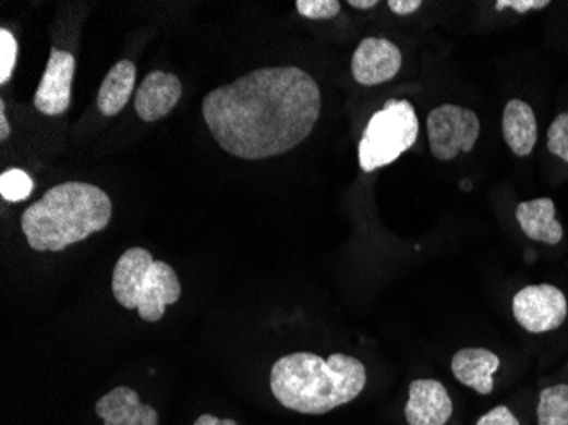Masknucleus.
Wrapping results in <instances>:
<instances>
[{
  "mask_svg": "<svg viewBox=\"0 0 568 425\" xmlns=\"http://www.w3.org/2000/svg\"><path fill=\"white\" fill-rule=\"evenodd\" d=\"M512 312L522 329L545 333L561 327L568 315L564 291L552 284L522 288L512 300Z\"/></svg>",
  "mask_w": 568,
  "mask_h": 425,
  "instance_id": "obj_7",
  "label": "nucleus"
},
{
  "mask_svg": "<svg viewBox=\"0 0 568 425\" xmlns=\"http://www.w3.org/2000/svg\"><path fill=\"white\" fill-rule=\"evenodd\" d=\"M96 414L105 425H159V414L150 405L140 402L132 388L118 387L96 403Z\"/></svg>",
  "mask_w": 568,
  "mask_h": 425,
  "instance_id": "obj_12",
  "label": "nucleus"
},
{
  "mask_svg": "<svg viewBox=\"0 0 568 425\" xmlns=\"http://www.w3.org/2000/svg\"><path fill=\"white\" fill-rule=\"evenodd\" d=\"M136 66L132 60H121L109 70L102 81L99 96H97V108L105 117H114L130 101L135 87Z\"/></svg>",
  "mask_w": 568,
  "mask_h": 425,
  "instance_id": "obj_16",
  "label": "nucleus"
},
{
  "mask_svg": "<svg viewBox=\"0 0 568 425\" xmlns=\"http://www.w3.org/2000/svg\"><path fill=\"white\" fill-rule=\"evenodd\" d=\"M273 394L298 414L322 415L360 397L366 387V369L346 354L324 357L294 352L276 361L271 369Z\"/></svg>",
  "mask_w": 568,
  "mask_h": 425,
  "instance_id": "obj_2",
  "label": "nucleus"
},
{
  "mask_svg": "<svg viewBox=\"0 0 568 425\" xmlns=\"http://www.w3.org/2000/svg\"><path fill=\"white\" fill-rule=\"evenodd\" d=\"M480 136V120L472 109L458 105H442L427 117V138L431 154L449 162L463 151H472Z\"/></svg>",
  "mask_w": 568,
  "mask_h": 425,
  "instance_id": "obj_6",
  "label": "nucleus"
},
{
  "mask_svg": "<svg viewBox=\"0 0 568 425\" xmlns=\"http://www.w3.org/2000/svg\"><path fill=\"white\" fill-rule=\"evenodd\" d=\"M202 111L227 154L271 159L310 136L321 117V87L298 66H266L206 94Z\"/></svg>",
  "mask_w": 568,
  "mask_h": 425,
  "instance_id": "obj_1",
  "label": "nucleus"
},
{
  "mask_svg": "<svg viewBox=\"0 0 568 425\" xmlns=\"http://www.w3.org/2000/svg\"><path fill=\"white\" fill-rule=\"evenodd\" d=\"M546 138H548L546 145H548L549 154L557 155L558 159L568 163V111L558 114L549 124Z\"/></svg>",
  "mask_w": 568,
  "mask_h": 425,
  "instance_id": "obj_19",
  "label": "nucleus"
},
{
  "mask_svg": "<svg viewBox=\"0 0 568 425\" xmlns=\"http://www.w3.org/2000/svg\"><path fill=\"white\" fill-rule=\"evenodd\" d=\"M297 11L309 20H333L340 12L339 0H297Z\"/></svg>",
  "mask_w": 568,
  "mask_h": 425,
  "instance_id": "obj_21",
  "label": "nucleus"
},
{
  "mask_svg": "<svg viewBox=\"0 0 568 425\" xmlns=\"http://www.w3.org/2000/svg\"><path fill=\"white\" fill-rule=\"evenodd\" d=\"M17 41L8 29L0 32V84L11 81L12 72L16 66Z\"/></svg>",
  "mask_w": 568,
  "mask_h": 425,
  "instance_id": "obj_20",
  "label": "nucleus"
},
{
  "mask_svg": "<svg viewBox=\"0 0 568 425\" xmlns=\"http://www.w3.org/2000/svg\"><path fill=\"white\" fill-rule=\"evenodd\" d=\"M112 203L89 182H63L24 209L21 229L33 251L60 252L108 227Z\"/></svg>",
  "mask_w": 568,
  "mask_h": 425,
  "instance_id": "obj_3",
  "label": "nucleus"
},
{
  "mask_svg": "<svg viewBox=\"0 0 568 425\" xmlns=\"http://www.w3.org/2000/svg\"><path fill=\"white\" fill-rule=\"evenodd\" d=\"M33 190H35V182L24 170L9 169L0 175V194L5 202H24L32 196Z\"/></svg>",
  "mask_w": 568,
  "mask_h": 425,
  "instance_id": "obj_18",
  "label": "nucleus"
},
{
  "mask_svg": "<svg viewBox=\"0 0 568 425\" xmlns=\"http://www.w3.org/2000/svg\"><path fill=\"white\" fill-rule=\"evenodd\" d=\"M194 425H239L235 421H232V418H217L215 415H202V417L197 418L196 422H194Z\"/></svg>",
  "mask_w": 568,
  "mask_h": 425,
  "instance_id": "obj_25",
  "label": "nucleus"
},
{
  "mask_svg": "<svg viewBox=\"0 0 568 425\" xmlns=\"http://www.w3.org/2000/svg\"><path fill=\"white\" fill-rule=\"evenodd\" d=\"M452 402L443 382L415 379L410 382L406 418L410 425H445L451 418Z\"/></svg>",
  "mask_w": 568,
  "mask_h": 425,
  "instance_id": "obj_10",
  "label": "nucleus"
},
{
  "mask_svg": "<svg viewBox=\"0 0 568 425\" xmlns=\"http://www.w3.org/2000/svg\"><path fill=\"white\" fill-rule=\"evenodd\" d=\"M476 425H519V421L507 406L499 405L492 409L484 417H480Z\"/></svg>",
  "mask_w": 568,
  "mask_h": 425,
  "instance_id": "obj_23",
  "label": "nucleus"
},
{
  "mask_svg": "<svg viewBox=\"0 0 568 425\" xmlns=\"http://www.w3.org/2000/svg\"><path fill=\"white\" fill-rule=\"evenodd\" d=\"M402 51L387 38H364L351 60L354 81L361 85L385 84L402 69Z\"/></svg>",
  "mask_w": 568,
  "mask_h": 425,
  "instance_id": "obj_8",
  "label": "nucleus"
},
{
  "mask_svg": "<svg viewBox=\"0 0 568 425\" xmlns=\"http://www.w3.org/2000/svg\"><path fill=\"white\" fill-rule=\"evenodd\" d=\"M503 135L510 151L518 157L533 154L537 142L536 114L527 101L510 99L504 108Z\"/></svg>",
  "mask_w": 568,
  "mask_h": 425,
  "instance_id": "obj_15",
  "label": "nucleus"
},
{
  "mask_svg": "<svg viewBox=\"0 0 568 425\" xmlns=\"http://www.w3.org/2000/svg\"><path fill=\"white\" fill-rule=\"evenodd\" d=\"M548 5L549 0H499V2H495L497 11L512 9V11L519 12V14H527L530 11H542V9L548 8Z\"/></svg>",
  "mask_w": 568,
  "mask_h": 425,
  "instance_id": "obj_22",
  "label": "nucleus"
},
{
  "mask_svg": "<svg viewBox=\"0 0 568 425\" xmlns=\"http://www.w3.org/2000/svg\"><path fill=\"white\" fill-rule=\"evenodd\" d=\"M419 136L418 112L406 99H388L367 121L361 136L360 166L364 172L390 166L414 147Z\"/></svg>",
  "mask_w": 568,
  "mask_h": 425,
  "instance_id": "obj_5",
  "label": "nucleus"
},
{
  "mask_svg": "<svg viewBox=\"0 0 568 425\" xmlns=\"http://www.w3.org/2000/svg\"><path fill=\"white\" fill-rule=\"evenodd\" d=\"M421 0H390L388 8L391 12H395L397 16H409L412 12L421 9Z\"/></svg>",
  "mask_w": 568,
  "mask_h": 425,
  "instance_id": "obj_24",
  "label": "nucleus"
},
{
  "mask_svg": "<svg viewBox=\"0 0 568 425\" xmlns=\"http://www.w3.org/2000/svg\"><path fill=\"white\" fill-rule=\"evenodd\" d=\"M499 366V357L482 348L461 349L451 361L455 378L480 394H491L494 391V375Z\"/></svg>",
  "mask_w": 568,
  "mask_h": 425,
  "instance_id": "obj_13",
  "label": "nucleus"
},
{
  "mask_svg": "<svg viewBox=\"0 0 568 425\" xmlns=\"http://www.w3.org/2000/svg\"><path fill=\"white\" fill-rule=\"evenodd\" d=\"M555 203L549 197H537L531 202L519 203L516 208V220L524 235L534 242L546 245L560 244L564 239V229L555 217Z\"/></svg>",
  "mask_w": 568,
  "mask_h": 425,
  "instance_id": "obj_14",
  "label": "nucleus"
},
{
  "mask_svg": "<svg viewBox=\"0 0 568 425\" xmlns=\"http://www.w3.org/2000/svg\"><path fill=\"white\" fill-rule=\"evenodd\" d=\"M537 424L568 425V385H555L540 393Z\"/></svg>",
  "mask_w": 568,
  "mask_h": 425,
  "instance_id": "obj_17",
  "label": "nucleus"
},
{
  "mask_svg": "<svg viewBox=\"0 0 568 425\" xmlns=\"http://www.w3.org/2000/svg\"><path fill=\"white\" fill-rule=\"evenodd\" d=\"M178 275L169 264L155 260L147 248H128L112 272V294L123 308L138 309L145 321H159L166 308L181 298Z\"/></svg>",
  "mask_w": 568,
  "mask_h": 425,
  "instance_id": "obj_4",
  "label": "nucleus"
},
{
  "mask_svg": "<svg viewBox=\"0 0 568 425\" xmlns=\"http://www.w3.org/2000/svg\"><path fill=\"white\" fill-rule=\"evenodd\" d=\"M349 5L354 9H373L378 5V0H349Z\"/></svg>",
  "mask_w": 568,
  "mask_h": 425,
  "instance_id": "obj_27",
  "label": "nucleus"
},
{
  "mask_svg": "<svg viewBox=\"0 0 568 425\" xmlns=\"http://www.w3.org/2000/svg\"><path fill=\"white\" fill-rule=\"evenodd\" d=\"M11 135V124H9L8 117H5V102L0 101V139L9 138Z\"/></svg>",
  "mask_w": 568,
  "mask_h": 425,
  "instance_id": "obj_26",
  "label": "nucleus"
},
{
  "mask_svg": "<svg viewBox=\"0 0 568 425\" xmlns=\"http://www.w3.org/2000/svg\"><path fill=\"white\" fill-rule=\"evenodd\" d=\"M74 72V54L51 48L47 70L35 93V108L39 112L47 117H59L69 109Z\"/></svg>",
  "mask_w": 568,
  "mask_h": 425,
  "instance_id": "obj_9",
  "label": "nucleus"
},
{
  "mask_svg": "<svg viewBox=\"0 0 568 425\" xmlns=\"http://www.w3.org/2000/svg\"><path fill=\"white\" fill-rule=\"evenodd\" d=\"M181 96V81L174 74L150 72L136 90V114L147 123L160 120L178 106Z\"/></svg>",
  "mask_w": 568,
  "mask_h": 425,
  "instance_id": "obj_11",
  "label": "nucleus"
}]
</instances>
